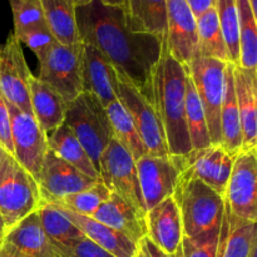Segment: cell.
Wrapping results in <instances>:
<instances>
[{
	"label": "cell",
	"instance_id": "1",
	"mask_svg": "<svg viewBox=\"0 0 257 257\" xmlns=\"http://www.w3.org/2000/svg\"><path fill=\"white\" fill-rule=\"evenodd\" d=\"M75 15L82 43L103 53L115 70L152 103V72L160 59L163 40L131 30L123 8L98 0L77 7Z\"/></svg>",
	"mask_w": 257,
	"mask_h": 257
},
{
	"label": "cell",
	"instance_id": "2",
	"mask_svg": "<svg viewBox=\"0 0 257 257\" xmlns=\"http://www.w3.org/2000/svg\"><path fill=\"white\" fill-rule=\"evenodd\" d=\"M186 78L187 67L176 60L162 42V52L152 72V105L162 122L172 156L192 151L185 118Z\"/></svg>",
	"mask_w": 257,
	"mask_h": 257
},
{
	"label": "cell",
	"instance_id": "3",
	"mask_svg": "<svg viewBox=\"0 0 257 257\" xmlns=\"http://www.w3.org/2000/svg\"><path fill=\"white\" fill-rule=\"evenodd\" d=\"M39 187L33 176L0 147V216L7 230L39 208Z\"/></svg>",
	"mask_w": 257,
	"mask_h": 257
},
{
	"label": "cell",
	"instance_id": "4",
	"mask_svg": "<svg viewBox=\"0 0 257 257\" xmlns=\"http://www.w3.org/2000/svg\"><path fill=\"white\" fill-rule=\"evenodd\" d=\"M173 197L180 207L183 236L196 237L221 226L225 198L200 180L182 176Z\"/></svg>",
	"mask_w": 257,
	"mask_h": 257
},
{
	"label": "cell",
	"instance_id": "5",
	"mask_svg": "<svg viewBox=\"0 0 257 257\" xmlns=\"http://www.w3.org/2000/svg\"><path fill=\"white\" fill-rule=\"evenodd\" d=\"M64 123L77 136L99 172L100 156L113 138L105 108L94 95L83 92L77 99L67 104Z\"/></svg>",
	"mask_w": 257,
	"mask_h": 257
},
{
	"label": "cell",
	"instance_id": "6",
	"mask_svg": "<svg viewBox=\"0 0 257 257\" xmlns=\"http://www.w3.org/2000/svg\"><path fill=\"white\" fill-rule=\"evenodd\" d=\"M82 50L83 43L64 45L54 42L37 57V78L54 89L67 104L83 93Z\"/></svg>",
	"mask_w": 257,
	"mask_h": 257
},
{
	"label": "cell",
	"instance_id": "7",
	"mask_svg": "<svg viewBox=\"0 0 257 257\" xmlns=\"http://www.w3.org/2000/svg\"><path fill=\"white\" fill-rule=\"evenodd\" d=\"M186 67L205 112L211 145H221L220 115L227 62L196 57Z\"/></svg>",
	"mask_w": 257,
	"mask_h": 257
},
{
	"label": "cell",
	"instance_id": "8",
	"mask_svg": "<svg viewBox=\"0 0 257 257\" xmlns=\"http://www.w3.org/2000/svg\"><path fill=\"white\" fill-rule=\"evenodd\" d=\"M99 176L110 193L119 196L146 218L147 210L141 192L136 161L114 138L100 156Z\"/></svg>",
	"mask_w": 257,
	"mask_h": 257
},
{
	"label": "cell",
	"instance_id": "9",
	"mask_svg": "<svg viewBox=\"0 0 257 257\" xmlns=\"http://www.w3.org/2000/svg\"><path fill=\"white\" fill-rule=\"evenodd\" d=\"M118 100L132 118L147 155H170L162 122L152 103L120 73H118Z\"/></svg>",
	"mask_w": 257,
	"mask_h": 257
},
{
	"label": "cell",
	"instance_id": "10",
	"mask_svg": "<svg viewBox=\"0 0 257 257\" xmlns=\"http://www.w3.org/2000/svg\"><path fill=\"white\" fill-rule=\"evenodd\" d=\"M138 181L146 210L175 195L183 167L181 156L145 155L136 161Z\"/></svg>",
	"mask_w": 257,
	"mask_h": 257
},
{
	"label": "cell",
	"instance_id": "11",
	"mask_svg": "<svg viewBox=\"0 0 257 257\" xmlns=\"http://www.w3.org/2000/svg\"><path fill=\"white\" fill-rule=\"evenodd\" d=\"M7 104L9 110L13 156L38 183L45 155L49 151L48 135L33 115L22 112L10 103L7 102Z\"/></svg>",
	"mask_w": 257,
	"mask_h": 257
},
{
	"label": "cell",
	"instance_id": "12",
	"mask_svg": "<svg viewBox=\"0 0 257 257\" xmlns=\"http://www.w3.org/2000/svg\"><path fill=\"white\" fill-rule=\"evenodd\" d=\"M257 150L240 151L233 161L232 171L223 198L230 213L240 220H257Z\"/></svg>",
	"mask_w": 257,
	"mask_h": 257
},
{
	"label": "cell",
	"instance_id": "13",
	"mask_svg": "<svg viewBox=\"0 0 257 257\" xmlns=\"http://www.w3.org/2000/svg\"><path fill=\"white\" fill-rule=\"evenodd\" d=\"M30 75L22 43L10 33L7 42L0 44V90L8 103L33 115L29 99Z\"/></svg>",
	"mask_w": 257,
	"mask_h": 257
},
{
	"label": "cell",
	"instance_id": "14",
	"mask_svg": "<svg viewBox=\"0 0 257 257\" xmlns=\"http://www.w3.org/2000/svg\"><path fill=\"white\" fill-rule=\"evenodd\" d=\"M235 157L236 156L227 152L221 145L192 150L187 155L181 156L182 176L197 178L223 197Z\"/></svg>",
	"mask_w": 257,
	"mask_h": 257
},
{
	"label": "cell",
	"instance_id": "15",
	"mask_svg": "<svg viewBox=\"0 0 257 257\" xmlns=\"http://www.w3.org/2000/svg\"><path fill=\"white\" fill-rule=\"evenodd\" d=\"M100 180H93L48 151L40 171L38 187L43 202L52 203L80 192Z\"/></svg>",
	"mask_w": 257,
	"mask_h": 257
},
{
	"label": "cell",
	"instance_id": "16",
	"mask_svg": "<svg viewBox=\"0 0 257 257\" xmlns=\"http://www.w3.org/2000/svg\"><path fill=\"white\" fill-rule=\"evenodd\" d=\"M166 48L176 60L188 65L197 57L196 17L186 0H167Z\"/></svg>",
	"mask_w": 257,
	"mask_h": 257
},
{
	"label": "cell",
	"instance_id": "17",
	"mask_svg": "<svg viewBox=\"0 0 257 257\" xmlns=\"http://www.w3.org/2000/svg\"><path fill=\"white\" fill-rule=\"evenodd\" d=\"M12 9L14 37L38 57L57 40L49 32L40 0H8Z\"/></svg>",
	"mask_w": 257,
	"mask_h": 257
},
{
	"label": "cell",
	"instance_id": "18",
	"mask_svg": "<svg viewBox=\"0 0 257 257\" xmlns=\"http://www.w3.org/2000/svg\"><path fill=\"white\" fill-rule=\"evenodd\" d=\"M83 92L94 95L104 108L118 100V73L103 53L83 43Z\"/></svg>",
	"mask_w": 257,
	"mask_h": 257
},
{
	"label": "cell",
	"instance_id": "19",
	"mask_svg": "<svg viewBox=\"0 0 257 257\" xmlns=\"http://www.w3.org/2000/svg\"><path fill=\"white\" fill-rule=\"evenodd\" d=\"M147 237L163 252L175 256L183 240V226L180 207L170 196L146 213Z\"/></svg>",
	"mask_w": 257,
	"mask_h": 257
},
{
	"label": "cell",
	"instance_id": "20",
	"mask_svg": "<svg viewBox=\"0 0 257 257\" xmlns=\"http://www.w3.org/2000/svg\"><path fill=\"white\" fill-rule=\"evenodd\" d=\"M3 243L23 257H62L43 230L38 211L5 231Z\"/></svg>",
	"mask_w": 257,
	"mask_h": 257
},
{
	"label": "cell",
	"instance_id": "21",
	"mask_svg": "<svg viewBox=\"0 0 257 257\" xmlns=\"http://www.w3.org/2000/svg\"><path fill=\"white\" fill-rule=\"evenodd\" d=\"M233 85L240 113L242 150H257V72L233 65Z\"/></svg>",
	"mask_w": 257,
	"mask_h": 257
},
{
	"label": "cell",
	"instance_id": "22",
	"mask_svg": "<svg viewBox=\"0 0 257 257\" xmlns=\"http://www.w3.org/2000/svg\"><path fill=\"white\" fill-rule=\"evenodd\" d=\"M256 248V222L235 217L225 205L216 257H251Z\"/></svg>",
	"mask_w": 257,
	"mask_h": 257
},
{
	"label": "cell",
	"instance_id": "23",
	"mask_svg": "<svg viewBox=\"0 0 257 257\" xmlns=\"http://www.w3.org/2000/svg\"><path fill=\"white\" fill-rule=\"evenodd\" d=\"M52 205V203H50ZM58 207V206H57ZM60 208V207H59ZM68 218L79 228L80 232L90 241L102 247L114 257H133L136 243L132 240L118 232L114 228L94 220L89 216L77 215L74 212L60 208Z\"/></svg>",
	"mask_w": 257,
	"mask_h": 257
},
{
	"label": "cell",
	"instance_id": "24",
	"mask_svg": "<svg viewBox=\"0 0 257 257\" xmlns=\"http://www.w3.org/2000/svg\"><path fill=\"white\" fill-rule=\"evenodd\" d=\"M92 217L127 236L136 245L141 238L147 236L145 217L114 193H110L109 198Z\"/></svg>",
	"mask_w": 257,
	"mask_h": 257
},
{
	"label": "cell",
	"instance_id": "25",
	"mask_svg": "<svg viewBox=\"0 0 257 257\" xmlns=\"http://www.w3.org/2000/svg\"><path fill=\"white\" fill-rule=\"evenodd\" d=\"M29 99L33 117L47 135L64 123L67 103L33 74L29 78Z\"/></svg>",
	"mask_w": 257,
	"mask_h": 257
},
{
	"label": "cell",
	"instance_id": "26",
	"mask_svg": "<svg viewBox=\"0 0 257 257\" xmlns=\"http://www.w3.org/2000/svg\"><path fill=\"white\" fill-rule=\"evenodd\" d=\"M123 12L131 30L165 39L167 0H125Z\"/></svg>",
	"mask_w": 257,
	"mask_h": 257
},
{
	"label": "cell",
	"instance_id": "27",
	"mask_svg": "<svg viewBox=\"0 0 257 257\" xmlns=\"http://www.w3.org/2000/svg\"><path fill=\"white\" fill-rule=\"evenodd\" d=\"M233 65L227 63L225 70V85L221 105V146L231 155L236 156L242 150V133H241L240 113L233 85Z\"/></svg>",
	"mask_w": 257,
	"mask_h": 257
},
{
	"label": "cell",
	"instance_id": "28",
	"mask_svg": "<svg viewBox=\"0 0 257 257\" xmlns=\"http://www.w3.org/2000/svg\"><path fill=\"white\" fill-rule=\"evenodd\" d=\"M48 148L54 155L72 165L82 173L93 180H100V176L95 166L90 161L84 147L73 131L65 123L48 135Z\"/></svg>",
	"mask_w": 257,
	"mask_h": 257
},
{
	"label": "cell",
	"instance_id": "29",
	"mask_svg": "<svg viewBox=\"0 0 257 257\" xmlns=\"http://www.w3.org/2000/svg\"><path fill=\"white\" fill-rule=\"evenodd\" d=\"M49 32L58 43L77 45L82 43L73 0H40Z\"/></svg>",
	"mask_w": 257,
	"mask_h": 257
},
{
	"label": "cell",
	"instance_id": "30",
	"mask_svg": "<svg viewBox=\"0 0 257 257\" xmlns=\"http://www.w3.org/2000/svg\"><path fill=\"white\" fill-rule=\"evenodd\" d=\"M197 24V57L212 58L230 63L227 47L221 32L215 7L196 18Z\"/></svg>",
	"mask_w": 257,
	"mask_h": 257
},
{
	"label": "cell",
	"instance_id": "31",
	"mask_svg": "<svg viewBox=\"0 0 257 257\" xmlns=\"http://www.w3.org/2000/svg\"><path fill=\"white\" fill-rule=\"evenodd\" d=\"M37 211L43 230L54 243L60 255L67 246L84 236L57 206L42 201Z\"/></svg>",
	"mask_w": 257,
	"mask_h": 257
},
{
	"label": "cell",
	"instance_id": "32",
	"mask_svg": "<svg viewBox=\"0 0 257 257\" xmlns=\"http://www.w3.org/2000/svg\"><path fill=\"white\" fill-rule=\"evenodd\" d=\"M105 112L112 127L113 138L132 156L133 160L137 161L147 155L132 118L120 104L119 100H115L114 103L108 105Z\"/></svg>",
	"mask_w": 257,
	"mask_h": 257
},
{
	"label": "cell",
	"instance_id": "33",
	"mask_svg": "<svg viewBox=\"0 0 257 257\" xmlns=\"http://www.w3.org/2000/svg\"><path fill=\"white\" fill-rule=\"evenodd\" d=\"M185 118L191 150H202L211 146L205 112H203L202 104L195 89V85L188 75V72L187 78H186Z\"/></svg>",
	"mask_w": 257,
	"mask_h": 257
},
{
	"label": "cell",
	"instance_id": "34",
	"mask_svg": "<svg viewBox=\"0 0 257 257\" xmlns=\"http://www.w3.org/2000/svg\"><path fill=\"white\" fill-rule=\"evenodd\" d=\"M240 22L238 67L257 72V15L247 0H236Z\"/></svg>",
	"mask_w": 257,
	"mask_h": 257
},
{
	"label": "cell",
	"instance_id": "35",
	"mask_svg": "<svg viewBox=\"0 0 257 257\" xmlns=\"http://www.w3.org/2000/svg\"><path fill=\"white\" fill-rule=\"evenodd\" d=\"M109 196L110 191L105 187L102 181H98L90 187L85 188L80 192L65 196L62 200L52 202V205L64 208L70 212L77 213V215L92 217L99 210L100 206L109 198Z\"/></svg>",
	"mask_w": 257,
	"mask_h": 257
},
{
	"label": "cell",
	"instance_id": "36",
	"mask_svg": "<svg viewBox=\"0 0 257 257\" xmlns=\"http://www.w3.org/2000/svg\"><path fill=\"white\" fill-rule=\"evenodd\" d=\"M215 9L227 47L230 63L237 65L240 58V22L236 0H215Z\"/></svg>",
	"mask_w": 257,
	"mask_h": 257
},
{
	"label": "cell",
	"instance_id": "37",
	"mask_svg": "<svg viewBox=\"0 0 257 257\" xmlns=\"http://www.w3.org/2000/svg\"><path fill=\"white\" fill-rule=\"evenodd\" d=\"M220 227L212 228L196 237L183 236L180 251L175 257H216L220 240Z\"/></svg>",
	"mask_w": 257,
	"mask_h": 257
},
{
	"label": "cell",
	"instance_id": "38",
	"mask_svg": "<svg viewBox=\"0 0 257 257\" xmlns=\"http://www.w3.org/2000/svg\"><path fill=\"white\" fill-rule=\"evenodd\" d=\"M63 257H114L95 245L93 241L83 236L79 240L74 241L62 251Z\"/></svg>",
	"mask_w": 257,
	"mask_h": 257
},
{
	"label": "cell",
	"instance_id": "39",
	"mask_svg": "<svg viewBox=\"0 0 257 257\" xmlns=\"http://www.w3.org/2000/svg\"><path fill=\"white\" fill-rule=\"evenodd\" d=\"M0 147L13 155V145L10 138V122L9 110H8L7 100L0 90Z\"/></svg>",
	"mask_w": 257,
	"mask_h": 257
},
{
	"label": "cell",
	"instance_id": "40",
	"mask_svg": "<svg viewBox=\"0 0 257 257\" xmlns=\"http://www.w3.org/2000/svg\"><path fill=\"white\" fill-rule=\"evenodd\" d=\"M133 257H175L163 252L160 247L155 245L147 236L141 238L136 245V251Z\"/></svg>",
	"mask_w": 257,
	"mask_h": 257
},
{
	"label": "cell",
	"instance_id": "41",
	"mask_svg": "<svg viewBox=\"0 0 257 257\" xmlns=\"http://www.w3.org/2000/svg\"><path fill=\"white\" fill-rule=\"evenodd\" d=\"M186 3L191 8L196 18L205 13L206 10L215 7V0H186Z\"/></svg>",
	"mask_w": 257,
	"mask_h": 257
},
{
	"label": "cell",
	"instance_id": "42",
	"mask_svg": "<svg viewBox=\"0 0 257 257\" xmlns=\"http://www.w3.org/2000/svg\"><path fill=\"white\" fill-rule=\"evenodd\" d=\"M0 257H23L19 253H17L15 251H13L12 248H9L8 246H5L4 243H2L0 246Z\"/></svg>",
	"mask_w": 257,
	"mask_h": 257
},
{
	"label": "cell",
	"instance_id": "43",
	"mask_svg": "<svg viewBox=\"0 0 257 257\" xmlns=\"http://www.w3.org/2000/svg\"><path fill=\"white\" fill-rule=\"evenodd\" d=\"M98 2H100L102 4L109 5V7H120V8H123L125 0H98Z\"/></svg>",
	"mask_w": 257,
	"mask_h": 257
},
{
	"label": "cell",
	"instance_id": "44",
	"mask_svg": "<svg viewBox=\"0 0 257 257\" xmlns=\"http://www.w3.org/2000/svg\"><path fill=\"white\" fill-rule=\"evenodd\" d=\"M247 2H248V4H250L252 12L257 15V0H247Z\"/></svg>",
	"mask_w": 257,
	"mask_h": 257
},
{
	"label": "cell",
	"instance_id": "45",
	"mask_svg": "<svg viewBox=\"0 0 257 257\" xmlns=\"http://www.w3.org/2000/svg\"><path fill=\"white\" fill-rule=\"evenodd\" d=\"M74 2V4L77 5V7H82V5H85L88 4V3H90L92 0H73Z\"/></svg>",
	"mask_w": 257,
	"mask_h": 257
},
{
	"label": "cell",
	"instance_id": "46",
	"mask_svg": "<svg viewBox=\"0 0 257 257\" xmlns=\"http://www.w3.org/2000/svg\"><path fill=\"white\" fill-rule=\"evenodd\" d=\"M5 231H7V227H5V223L4 221H3V217L0 216V233H5Z\"/></svg>",
	"mask_w": 257,
	"mask_h": 257
},
{
	"label": "cell",
	"instance_id": "47",
	"mask_svg": "<svg viewBox=\"0 0 257 257\" xmlns=\"http://www.w3.org/2000/svg\"><path fill=\"white\" fill-rule=\"evenodd\" d=\"M4 235H5V233H0V246H2V243H3V238H4Z\"/></svg>",
	"mask_w": 257,
	"mask_h": 257
},
{
	"label": "cell",
	"instance_id": "48",
	"mask_svg": "<svg viewBox=\"0 0 257 257\" xmlns=\"http://www.w3.org/2000/svg\"><path fill=\"white\" fill-rule=\"evenodd\" d=\"M251 257H257V248H256L255 251H253V252H252V255H251Z\"/></svg>",
	"mask_w": 257,
	"mask_h": 257
}]
</instances>
